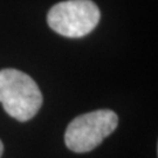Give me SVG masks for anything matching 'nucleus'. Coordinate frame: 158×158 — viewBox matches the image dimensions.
I'll return each mask as SVG.
<instances>
[{"label":"nucleus","instance_id":"nucleus-4","mask_svg":"<svg viewBox=\"0 0 158 158\" xmlns=\"http://www.w3.org/2000/svg\"><path fill=\"white\" fill-rule=\"evenodd\" d=\"M2 152H4V144H2V142L0 141V157H1Z\"/></svg>","mask_w":158,"mask_h":158},{"label":"nucleus","instance_id":"nucleus-2","mask_svg":"<svg viewBox=\"0 0 158 158\" xmlns=\"http://www.w3.org/2000/svg\"><path fill=\"white\" fill-rule=\"evenodd\" d=\"M117 124V115L109 109L80 115L68 124L64 134L66 145L74 152L91 151L114 132Z\"/></svg>","mask_w":158,"mask_h":158},{"label":"nucleus","instance_id":"nucleus-1","mask_svg":"<svg viewBox=\"0 0 158 158\" xmlns=\"http://www.w3.org/2000/svg\"><path fill=\"white\" fill-rule=\"evenodd\" d=\"M0 103L11 117L26 122L38 114L42 94L29 75L18 69L0 70Z\"/></svg>","mask_w":158,"mask_h":158},{"label":"nucleus","instance_id":"nucleus-3","mask_svg":"<svg viewBox=\"0 0 158 158\" xmlns=\"http://www.w3.org/2000/svg\"><path fill=\"white\" fill-rule=\"evenodd\" d=\"M101 13L91 0H67L52 7L47 23L54 32L67 38H81L97 26Z\"/></svg>","mask_w":158,"mask_h":158}]
</instances>
